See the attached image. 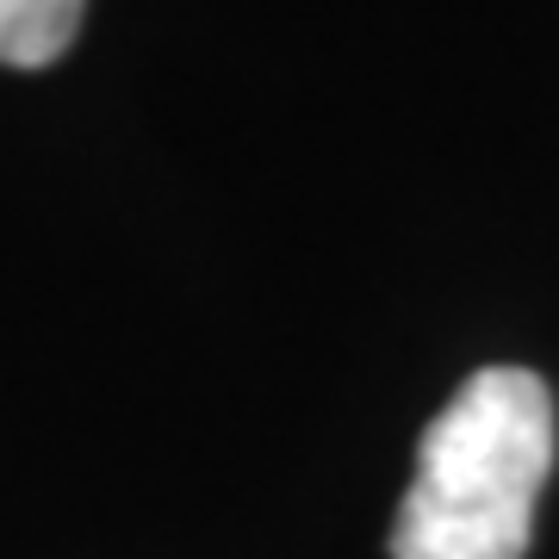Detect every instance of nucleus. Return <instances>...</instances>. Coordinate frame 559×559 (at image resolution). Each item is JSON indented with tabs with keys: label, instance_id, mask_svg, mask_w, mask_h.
Wrapping results in <instances>:
<instances>
[{
	"label": "nucleus",
	"instance_id": "2",
	"mask_svg": "<svg viewBox=\"0 0 559 559\" xmlns=\"http://www.w3.org/2000/svg\"><path fill=\"white\" fill-rule=\"evenodd\" d=\"M87 0H0V62L7 69H50L75 44Z\"/></svg>",
	"mask_w": 559,
	"mask_h": 559
},
{
	"label": "nucleus",
	"instance_id": "1",
	"mask_svg": "<svg viewBox=\"0 0 559 559\" xmlns=\"http://www.w3.org/2000/svg\"><path fill=\"white\" fill-rule=\"evenodd\" d=\"M554 466V392L528 367H479L423 429L392 559H522Z\"/></svg>",
	"mask_w": 559,
	"mask_h": 559
}]
</instances>
